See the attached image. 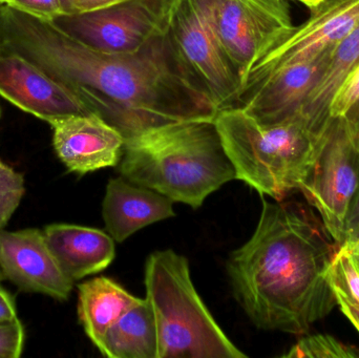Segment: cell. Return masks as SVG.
I'll list each match as a JSON object with an SVG mask.
<instances>
[{
  "label": "cell",
  "mask_w": 359,
  "mask_h": 358,
  "mask_svg": "<svg viewBox=\"0 0 359 358\" xmlns=\"http://www.w3.org/2000/svg\"><path fill=\"white\" fill-rule=\"evenodd\" d=\"M0 50L25 57L62 82L126 141L219 113L188 77L168 31L135 54H105L52 21L0 4Z\"/></svg>",
  "instance_id": "cell-1"
},
{
  "label": "cell",
  "mask_w": 359,
  "mask_h": 358,
  "mask_svg": "<svg viewBox=\"0 0 359 358\" xmlns=\"http://www.w3.org/2000/svg\"><path fill=\"white\" fill-rule=\"evenodd\" d=\"M335 252L295 204L263 199L252 237L226 265L232 294L259 329L307 333L337 305L329 283Z\"/></svg>",
  "instance_id": "cell-2"
},
{
  "label": "cell",
  "mask_w": 359,
  "mask_h": 358,
  "mask_svg": "<svg viewBox=\"0 0 359 358\" xmlns=\"http://www.w3.org/2000/svg\"><path fill=\"white\" fill-rule=\"evenodd\" d=\"M121 177L196 209L236 180L215 119L179 122L126 141Z\"/></svg>",
  "instance_id": "cell-3"
},
{
  "label": "cell",
  "mask_w": 359,
  "mask_h": 358,
  "mask_svg": "<svg viewBox=\"0 0 359 358\" xmlns=\"http://www.w3.org/2000/svg\"><path fill=\"white\" fill-rule=\"evenodd\" d=\"M215 122L236 180L276 201L299 191L328 130L316 132L299 120L262 125L238 107L219 111Z\"/></svg>",
  "instance_id": "cell-4"
},
{
  "label": "cell",
  "mask_w": 359,
  "mask_h": 358,
  "mask_svg": "<svg viewBox=\"0 0 359 358\" xmlns=\"http://www.w3.org/2000/svg\"><path fill=\"white\" fill-rule=\"evenodd\" d=\"M144 283L157 328L158 358L247 357L198 296L185 256L172 249L153 252Z\"/></svg>",
  "instance_id": "cell-5"
},
{
  "label": "cell",
  "mask_w": 359,
  "mask_h": 358,
  "mask_svg": "<svg viewBox=\"0 0 359 358\" xmlns=\"http://www.w3.org/2000/svg\"><path fill=\"white\" fill-rule=\"evenodd\" d=\"M242 80L295 27L286 0H192Z\"/></svg>",
  "instance_id": "cell-6"
},
{
  "label": "cell",
  "mask_w": 359,
  "mask_h": 358,
  "mask_svg": "<svg viewBox=\"0 0 359 358\" xmlns=\"http://www.w3.org/2000/svg\"><path fill=\"white\" fill-rule=\"evenodd\" d=\"M168 36L188 77L217 111L238 107L242 80L192 0H174Z\"/></svg>",
  "instance_id": "cell-7"
},
{
  "label": "cell",
  "mask_w": 359,
  "mask_h": 358,
  "mask_svg": "<svg viewBox=\"0 0 359 358\" xmlns=\"http://www.w3.org/2000/svg\"><path fill=\"white\" fill-rule=\"evenodd\" d=\"M174 0H122L52 21L84 46L111 55L135 54L168 31Z\"/></svg>",
  "instance_id": "cell-8"
},
{
  "label": "cell",
  "mask_w": 359,
  "mask_h": 358,
  "mask_svg": "<svg viewBox=\"0 0 359 358\" xmlns=\"http://www.w3.org/2000/svg\"><path fill=\"white\" fill-rule=\"evenodd\" d=\"M359 187V146L345 118H332L318 159L299 191L320 212L325 230L339 245Z\"/></svg>",
  "instance_id": "cell-9"
},
{
  "label": "cell",
  "mask_w": 359,
  "mask_h": 358,
  "mask_svg": "<svg viewBox=\"0 0 359 358\" xmlns=\"http://www.w3.org/2000/svg\"><path fill=\"white\" fill-rule=\"evenodd\" d=\"M332 50L280 67H253L243 84L238 109L262 125L297 120L306 123L304 107Z\"/></svg>",
  "instance_id": "cell-10"
},
{
  "label": "cell",
  "mask_w": 359,
  "mask_h": 358,
  "mask_svg": "<svg viewBox=\"0 0 359 358\" xmlns=\"http://www.w3.org/2000/svg\"><path fill=\"white\" fill-rule=\"evenodd\" d=\"M0 96L21 111L54 124L90 109L62 82L15 53L0 50Z\"/></svg>",
  "instance_id": "cell-11"
},
{
  "label": "cell",
  "mask_w": 359,
  "mask_h": 358,
  "mask_svg": "<svg viewBox=\"0 0 359 358\" xmlns=\"http://www.w3.org/2000/svg\"><path fill=\"white\" fill-rule=\"evenodd\" d=\"M0 266L6 279L23 291L67 301L74 282L63 273L50 252L43 231L29 228L0 230Z\"/></svg>",
  "instance_id": "cell-12"
},
{
  "label": "cell",
  "mask_w": 359,
  "mask_h": 358,
  "mask_svg": "<svg viewBox=\"0 0 359 358\" xmlns=\"http://www.w3.org/2000/svg\"><path fill=\"white\" fill-rule=\"evenodd\" d=\"M358 25L359 0H325L253 67H276L313 58L333 50Z\"/></svg>",
  "instance_id": "cell-13"
},
{
  "label": "cell",
  "mask_w": 359,
  "mask_h": 358,
  "mask_svg": "<svg viewBox=\"0 0 359 358\" xmlns=\"http://www.w3.org/2000/svg\"><path fill=\"white\" fill-rule=\"evenodd\" d=\"M50 126L55 153L69 172L82 176L119 164L126 140L98 116H71Z\"/></svg>",
  "instance_id": "cell-14"
},
{
  "label": "cell",
  "mask_w": 359,
  "mask_h": 358,
  "mask_svg": "<svg viewBox=\"0 0 359 358\" xmlns=\"http://www.w3.org/2000/svg\"><path fill=\"white\" fill-rule=\"evenodd\" d=\"M105 228L118 243L144 227L174 218V202L165 195L120 178L107 183L102 204Z\"/></svg>",
  "instance_id": "cell-15"
},
{
  "label": "cell",
  "mask_w": 359,
  "mask_h": 358,
  "mask_svg": "<svg viewBox=\"0 0 359 358\" xmlns=\"http://www.w3.org/2000/svg\"><path fill=\"white\" fill-rule=\"evenodd\" d=\"M46 243L63 273L76 281L105 270L115 260V240L107 231L74 224L48 225Z\"/></svg>",
  "instance_id": "cell-16"
},
{
  "label": "cell",
  "mask_w": 359,
  "mask_h": 358,
  "mask_svg": "<svg viewBox=\"0 0 359 358\" xmlns=\"http://www.w3.org/2000/svg\"><path fill=\"white\" fill-rule=\"evenodd\" d=\"M140 300L109 277L79 284L78 317L90 342L98 348L107 330Z\"/></svg>",
  "instance_id": "cell-17"
},
{
  "label": "cell",
  "mask_w": 359,
  "mask_h": 358,
  "mask_svg": "<svg viewBox=\"0 0 359 358\" xmlns=\"http://www.w3.org/2000/svg\"><path fill=\"white\" fill-rule=\"evenodd\" d=\"M359 63V25L333 48L322 77L308 97L303 118L310 128L322 132L332 117L330 105L335 92Z\"/></svg>",
  "instance_id": "cell-18"
},
{
  "label": "cell",
  "mask_w": 359,
  "mask_h": 358,
  "mask_svg": "<svg viewBox=\"0 0 359 358\" xmlns=\"http://www.w3.org/2000/svg\"><path fill=\"white\" fill-rule=\"evenodd\" d=\"M98 350L109 358H158L157 328L147 298H141L107 330Z\"/></svg>",
  "instance_id": "cell-19"
},
{
  "label": "cell",
  "mask_w": 359,
  "mask_h": 358,
  "mask_svg": "<svg viewBox=\"0 0 359 358\" xmlns=\"http://www.w3.org/2000/svg\"><path fill=\"white\" fill-rule=\"evenodd\" d=\"M283 357L355 358L359 357V351L328 334H316L299 340Z\"/></svg>",
  "instance_id": "cell-20"
},
{
  "label": "cell",
  "mask_w": 359,
  "mask_h": 358,
  "mask_svg": "<svg viewBox=\"0 0 359 358\" xmlns=\"http://www.w3.org/2000/svg\"><path fill=\"white\" fill-rule=\"evenodd\" d=\"M25 193L22 174L0 161V230L16 212Z\"/></svg>",
  "instance_id": "cell-21"
},
{
  "label": "cell",
  "mask_w": 359,
  "mask_h": 358,
  "mask_svg": "<svg viewBox=\"0 0 359 358\" xmlns=\"http://www.w3.org/2000/svg\"><path fill=\"white\" fill-rule=\"evenodd\" d=\"M329 283L334 294L359 302V273L341 247L333 256Z\"/></svg>",
  "instance_id": "cell-22"
},
{
  "label": "cell",
  "mask_w": 359,
  "mask_h": 358,
  "mask_svg": "<svg viewBox=\"0 0 359 358\" xmlns=\"http://www.w3.org/2000/svg\"><path fill=\"white\" fill-rule=\"evenodd\" d=\"M359 100V63L347 76L333 97L330 105L332 118L344 117Z\"/></svg>",
  "instance_id": "cell-23"
},
{
  "label": "cell",
  "mask_w": 359,
  "mask_h": 358,
  "mask_svg": "<svg viewBox=\"0 0 359 358\" xmlns=\"http://www.w3.org/2000/svg\"><path fill=\"white\" fill-rule=\"evenodd\" d=\"M2 4L46 21H54L65 14L61 0H4Z\"/></svg>",
  "instance_id": "cell-24"
},
{
  "label": "cell",
  "mask_w": 359,
  "mask_h": 358,
  "mask_svg": "<svg viewBox=\"0 0 359 358\" xmlns=\"http://www.w3.org/2000/svg\"><path fill=\"white\" fill-rule=\"evenodd\" d=\"M25 338V328L19 319L0 323V358L20 357Z\"/></svg>",
  "instance_id": "cell-25"
},
{
  "label": "cell",
  "mask_w": 359,
  "mask_h": 358,
  "mask_svg": "<svg viewBox=\"0 0 359 358\" xmlns=\"http://www.w3.org/2000/svg\"><path fill=\"white\" fill-rule=\"evenodd\" d=\"M358 239H359V187L348 212L345 228H344V242Z\"/></svg>",
  "instance_id": "cell-26"
},
{
  "label": "cell",
  "mask_w": 359,
  "mask_h": 358,
  "mask_svg": "<svg viewBox=\"0 0 359 358\" xmlns=\"http://www.w3.org/2000/svg\"><path fill=\"white\" fill-rule=\"evenodd\" d=\"M15 319L18 317L14 298L0 285V323H8Z\"/></svg>",
  "instance_id": "cell-27"
},
{
  "label": "cell",
  "mask_w": 359,
  "mask_h": 358,
  "mask_svg": "<svg viewBox=\"0 0 359 358\" xmlns=\"http://www.w3.org/2000/svg\"><path fill=\"white\" fill-rule=\"evenodd\" d=\"M337 305L341 309V312L346 315L348 319L351 322L352 325L358 330L359 332V302L349 300L341 294H334Z\"/></svg>",
  "instance_id": "cell-28"
},
{
  "label": "cell",
  "mask_w": 359,
  "mask_h": 358,
  "mask_svg": "<svg viewBox=\"0 0 359 358\" xmlns=\"http://www.w3.org/2000/svg\"><path fill=\"white\" fill-rule=\"evenodd\" d=\"M121 1L122 0H75L73 12L72 13L99 10V8H107V6H113V4Z\"/></svg>",
  "instance_id": "cell-29"
},
{
  "label": "cell",
  "mask_w": 359,
  "mask_h": 358,
  "mask_svg": "<svg viewBox=\"0 0 359 358\" xmlns=\"http://www.w3.org/2000/svg\"><path fill=\"white\" fill-rule=\"evenodd\" d=\"M359 146V100L344 116Z\"/></svg>",
  "instance_id": "cell-30"
},
{
  "label": "cell",
  "mask_w": 359,
  "mask_h": 358,
  "mask_svg": "<svg viewBox=\"0 0 359 358\" xmlns=\"http://www.w3.org/2000/svg\"><path fill=\"white\" fill-rule=\"evenodd\" d=\"M339 247L343 248L359 273V239L345 241Z\"/></svg>",
  "instance_id": "cell-31"
},
{
  "label": "cell",
  "mask_w": 359,
  "mask_h": 358,
  "mask_svg": "<svg viewBox=\"0 0 359 358\" xmlns=\"http://www.w3.org/2000/svg\"><path fill=\"white\" fill-rule=\"evenodd\" d=\"M74 2H75V0H61L65 14H71L73 12Z\"/></svg>",
  "instance_id": "cell-32"
},
{
  "label": "cell",
  "mask_w": 359,
  "mask_h": 358,
  "mask_svg": "<svg viewBox=\"0 0 359 358\" xmlns=\"http://www.w3.org/2000/svg\"><path fill=\"white\" fill-rule=\"evenodd\" d=\"M299 1L303 2L305 6H307L311 10V8H316L318 4L324 2L325 0H299Z\"/></svg>",
  "instance_id": "cell-33"
},
{
  "label": "cell",
  "mask_w": 359,
  "mask_h": 358,
  "mask_svg": "<svg viewBox=\"0 0 359 358\" xmlns=\"http://www.w3.org/2000/svg\"><path fill=\"white\" fill-rule=\"evenodd\" d=\"M6 279V275H4V271H2L1 266H0V282L4 281Z\"/></svg>",
  "instance_id": "cell-34"
},
{
  "label": "cell",
  "mask_w": 359,
  "mask_h": 358,
  "mask_svg": "<svg viewBox=\"0 0 359 358\" xmlns=\"http://www.w3.org/2000/svg\"><path fill=\"white\" fill-rule=\"evenodd\" d=\"M0 119H1V107H0Z\"/></svg>",
  "instance_id": "cell-35"
},
{
  "label": "cell",
  "mask_w": 359,
  "mask_h": 358,
  "mask_svg": "<svg viewBox=\"0 0 359 358\" xmlns=\"http://www.w3.org/2000/svg\"><path fill=\"white\" fill-rule=\"evenodd\" d=\"M4 0H0V4H2V2H4Z\"/></svg>",
  "instance_id": "cell-36"
}]
</instances>
